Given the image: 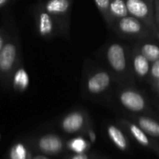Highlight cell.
Segmentation results:
<instances>
[{
	"mask_svg": "<svg viewBox=\"0 0 159 159\" xmlns=\"http://www.w3.org/2000/svg\"><path fill=\"white\" fill-rule=\"evenodd\" d=\"M129 47L117 41H112L104 49V59L115 80L124 82L132 74Z\"/></svg>",
	"mask_w": 159,
	"mask_h": 159,
	"instance_id": "obj_1",
	"label": "cell"
},
{
	"mask_svg": "<svg viewBox=\"0 0 159 159\" xmlns=\"http://www.w3.org/2000/svg\"><path fill=\"white\" fill-rule=\"evenodd\" d=\"M20 43L16 36H8L0 52V83L7 85L20 65Z\"/></svg>",
	"mask_w": 159,
	"mask_h": 159,
	"instance_id": "obj_2",
	"label": "cell"
},
{
	"mask_svg": "<svg viewBox=\"0 0 159 159\" xmlns=\"http://www.w3.org/2000/svg\"><path fill=\"white\" fill-rule=\"evenodd\" d=\"M110 28H112L119 37L129 39L142 40L154 37L153 31L145 23L129 14L114 21L111 23Z\"/></svg>",
	"mask_w": 159,
	"mask_h": 159,
	"instance_id": "obj_3",
	"label": "cell"
},
{
	"mask_svg": "<svg viewBox=\"0 0 159 159\" xmlns=\"http://www.w3.org/2000/svg\"><path fill=\"white\" fill-rule=\"evenodd\" d=\"M114 81L115 78L109 69L97 67L88 72L85 78L84 87L88 94L100 96L109 90Z\"/></svg>",
	"mask_w": 159,
	"mask_h": 159,
	"instance_id": "obj_4",
	"label": "cell"
},
{
	"mask_svg": "<svg viewBox=\"0 0 159 159\" xmlns=\"http://www.w3.org/2000/svg\"><path fill=\"white\" fill-rule=\"evenodd\" d=\"M129 15L139 19L155 33L157 30L155 18V0H125Z\"/></svg>",
	"mask_w": 159,
	"mask_h": 159,
	"instance_id": "obj_5",
	"label": "cell"
},
{
	"mask_svg": "<svg viewBox=\"0 0 159 159\" xmlns=\"http://www.w3.org/2000/svg\"><path fill=\"white\" fill-rule=\"evenodd\" d=\"M73 0H47L40 5L56 21L59 30H67L69 13Z\"/></svg>",
	"mask_w": 159,
	"mask_h": 159,
	"instance_id": "obj_6",
	"label": "cell"
},
{
	"mask_svg": "<svg viewBox=\"0 0 159 159\" xmlns=\"http://www.w3.org/2000/svg\"><path fill=\"white\" fill-rule=\"evenodd\" d=\"M117 98L122 107L129 112H141L147 108V101L143 95L130 86L122 88L118 93Z\"/></svg>",
	"mask_w": 159,
	"mask_h": 159,
	"instance_id": "obj_7",
	"label": "cell"
},
{
	"mask_svg": "<svg viewBox=\"0 0 159 159\" xmlns=\"http://www.w3.org/2000/svg\"><path fill=\"white\" fill-rule=\"evenodd\" d=\"M34 19H35V26L37 34L46 38H51L55 33L56 28H58V24L54 18L47 12L41 6H38L34 10Z\"/></svg>",
	"mask_w": 159,
	"mask_h": 159,
	"instance_id": "obj_8",
	"label": "cell"
},
{
	"mask_svg": "<svg viewBox=\"0 0 159 159\" xmlns=\"http://www.w3.org/2000/svg\"><path fill=\"white\" fill-rule=\"evenodd\" d=\"M130 64L132 74L139 80H147L152 63L143 56L134 46L130 52Z\"/></svg>",
	"mask_w": 159,
	"mask_h": 159,
	"instance_id": "obj_9",
	"label": "cell"
},
{
	"mask_svg": "<svg viewBox=\"0 0 159 159\" xmlns=\"http://www.w3.org/2000/svg\"><path fill=\"white\" fill-rule=\"evenodd\" d=\"M85 117L80 112H74L67 114L61 123L62 128L68 133H75L82 128L84 126Z\"/></svg>",
	"mask_w": 159,
	"mask_h": 159,
	"instance_id": "obj_10",
	"label": "cell"
},
{
	"mask_svg": "<svg viewBox=\"0 0 159 159\" xmlns=\"http://www.w3.org/2000/svg\"><path fill=\"white\" fill-rule=\"evenodd\" d=\"M135 47L151 63H154L159 59V44L157 43L149 40L148 38H144L140 40Z\"/></svg>",
	"mask_w": 159,
	"mask_h": 159,
	"instance_id": "obj_11",
	"label": "cell"
},
{
	"mask_svg": "<svg viewBox=\"0 0 159 159\" xmlns=\"http://www.w3.org/2000/svg\"><path fill=\"white\" fill-rule=\"evenodd\" d=\"M38 146L40 150L47 154H56L62 148L61 140L55 135H46L39 140Z\"/></svg>",
	"mask_w": 159,
	"mask_h": 159,
	"instance_id": "obj_12",
	"label": "cell"
},
{
	"mask_svg": "<svg viewBox=\"0 0 159 159\" xmlns=\"http://www.w3.org/2000/svg\"><path fill=\"white\" fill-rule=\"evenodd\" d=\"M13 88L16 91L19 92H24L30 83V79H29V75L27 73V71L24 69L23 67H21L20 65H19L17 67V68L14 70L12 76H11V80H10Z\"/></svg>",
	"mask_w": 159,
	"mask_h": 159,
	"instance_id": "obj_13",
	"label": "cell"
},
{
	"mask_svg": "<svg viewBox=\"0 0 159 159\" xmlns=\"http://www.w3.org/2000/svg\"><path fill=\"white\" fill-rule=\"evenodd\" d=\"M107 133L114 144L120 150L125 151L128 147V142L124 133L116 126H109L107 128Z\"/></svg>",
	"mask_w": 159,
	"mask_h": 159,
	"instance_id": "obj_14",
	"label": "cell"
},
{
	"mask_svg": "<svg viewBox=\"0 0 159 159\" xmlns=\"http://www.w3.org/2000/svg\"><path fill=\"white\" fill-rule=\"evenodd\" d=\"M109 8H110V16H111L112 22L117 19L129 15L125 0H109Z\"/></svg>",
	"mask_w": 159,
	"mask_h": 159,
	"instance_id": "obj_15",
	"label": "cell"
},
{
	"mask_svg": "<svg viewBox=\"0 0 159 159\" xmlns=\"http://www.w3.org/2000/svg\"><path fill=\"white\" fill-rule=\"evenodd\" d=\"M138 126L147 135L159 137V123L156 120L146 116H141L138 118Z\"/></svg>",
	"mask_w": 159,
	"mask_h": 159,
	"instance_id": "obj_16",
	"label": "cell"
},
{
	"mask_svg": "<svg viewBox=\"0 0 159 159\" xmlns=\"http://www.w3.org/2000/svg\"><path fill=\"white\" fill-rule=\"evenodd\" d=\"M128 128L131 135L135 138V140L142 145L143 146H149L150 145V141L147 137V134L137 125L135 124H130L128 123Z\"/></svg>",
	"mask_w": 159,
	"mask_h": 159,
	"instance_id": "obj_17",
	"label": "cell"
},
{
	"mask_svg": "<svg viewBox=\"0 0 159 159\" xmlns=\"http://www.w3.org/2000/svg\"><path fill=\"white\" fill-rule=\"evenodd\" d=\"M97 8L99 9L100 13L102 14L103 20L110 27L112 20L110 16V8H109V0H94Z\"/></svg>",
	"mask_w": 159,
	"mask_h": 159,
	"instance_id": "obj_18",
	"label": "cell"
},
{
	"mask_svg": "<svg viewBox=\"0 0 159 159\" xmlns=\"http://www.w3.org/2000/svg\"><path fill=\"white\" fill-rule=\"evenodd\" d=\"M69 147L75 153L77 154H80V153H83L87 147H88V143L87 142L82 139V138H76V139H74L73 141H71L69 142Z\"/></svg>",
	"mask_w": 159,
	"mask_h": 159,
	"instance_id": "obj_19",
	"label": "cell"
},
{
	"mask_svg": "<svg viewBox=\"0 0 159 159\" xmlns=\"http://www.w3.org/2000/svg\"><path fill=\"white\" fill-rule=\"evenodd\" d=\"M26 157H27V152L22 144L18 143L11 148L10 159H26Z\"/></svg>",
	"mask_w": 159,
	"mask_h": 159,
	"instance_id": "obj_20",
	"label": "cell"
},
{
	"mask_svg": "<svg viewBox=\"0 0 159 159\" xmlns=\"http://www.w3.org/2000/svg\"><path fill=\"white\" fill-rule=\"evenodd\" d=\"M159 79V59L155 61L154 63H152L151 65V68H150V72H149V76H148V81L150 82V84L152 85L156 81H157Z\"/></svg>",
	"mask_w": 159,
	"mask_h": 159,
	"instance_id": "obj_21",
	"label": "cell"
},
{
	"mask_svg": "<svg viewBox=\"0 0 159 159\" xmlns=\"http://www.w3.org/2000/svg\"><path fill=\"white\" fill-rule=\"evenodd\" d=\"M8 37V35H7V31H6L4 28H1L0 29V52L5 44V42L7 41Z\"/></svg>",
	"mask_w": 159,
	"mask_h": 159,
	"instance_id": "obj_22",
	"label": "cell"
},
{
	"mask_svg": "<svg viewBox=\"0 0 159 159\" xmlns=\"http://www.w3.org/2000/svg\"><path fill=\"white\" fill-rule=\"evenodd\" d=\"M155 18L157 27L159 29V0H155Z\"/></svg>",
	"mask_w": 159,
	"mask_h": 159,
	"instance_id": "obj_23",
	"label": "cell"
},
{
	"mask_svg": "<svg viewBox=\"0 0 159 159\" xmlns=\"http://www.w3.org/2000/svg\"><path fill=\"white\" fill-rule=\"evenodd\" d=\"M72 159H89L87 155H85L84 153H80V154H77L76 156L73 157Z\"/></svg>",
	"mask_w": 159,
	"mask_h": 159,
	"instance_id": "obj_24",
	"label": "cell"
},
{
	"mask_svg": "<svg viewBox=\"0 0 159 159\" xmlns=\"http://www.w3.org/2000/svg\"><path fill=\"white\" fill-rule=\"evenodd\" d=\"M152 86H153V88H154L155 90H157V92H159V79L157 81H156V82L152 84Z\"/></svg>",
	"mask_w": 159,
	"mask_h": 159,
	"instance_id": "obj_25",
	"label": "cell"
},
{
	"mask_svg": "<svg viewBox=\"0 0 159 159\" xmlns=\"http://www.w3.org/2000/svg\"><path fill=\"white\" fill-rule=\"evenodd\" d=\"M89 137H90V140H91L92 142H94L95 139H96V136H95V134H94L93 131H90V132H89Z\"/></svg>",
	"mask_w": 159,
	"mask_h": 159,
	"instance_id": "obj_26",
	"label": "cell"
},
{
	"mask_svg": "<svg viewBox=\"0 0 159 159\" xmlns=\"http://www.w3.org/2000/svg\"><path fill=\"white\" fill-rule=\"evenodd\" d=\"M8 1H9V0H0V7H4V6H5Z\"/></svg>",
	"mask_w": 159,
	"mask_h": 159,
	"instance_id": "obj_27",
	"label": "cell"
},
{
	"mask_svg": "<svg viewBox=\"0 0 159 159\" xmlns=\"http://www.w3.org/2000/svg\"><path fill=\"white\" fill-rule=\"evenodd\" d=\"M154 37L157 39V41L159 42V29H157V30L154 33Z\"/></svg>",
	"mask_w": 159,
	"mask_h": 159,
	"instance_id": "obj_28",
	"label": "cell"
},
{
	"mask_svg": "<svg viewBox=\"0 0 159 159\" xmlns=\"http://www.w3.org/2000/svg\"><path fill=\"white\" fill-rule=\"evenodd\" d=\"M33 159H48V157H46L45 156H37V157H35Z\"/></svg>",
	"mask_w": 159,
	"mask_h": 159,
	"instance_id": "obj_29",
	"label": "cell"
}]
</instances>
